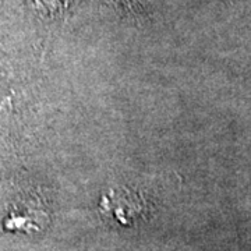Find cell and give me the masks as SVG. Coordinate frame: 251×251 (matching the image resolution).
<instances>
[{
  "label": "cell",
  "instance_id": "1",
  "mask_svg": "<svg viewBox=\"0 0 251 251\" xmlns=\"http://www.w3.org/2000/svg\"><path fill=\"white\" fill-rule=\"evenodd\" d=\"M103 214L112 215L122 225H130L144 211V201L140 194L130 188H113L100 201Z\"/></svg>",
  "mask_w": 251,
  "mask_h": 251
}]
</instances>
